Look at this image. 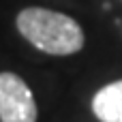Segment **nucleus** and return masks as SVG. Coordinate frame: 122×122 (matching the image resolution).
Segmentation results:
<instances>
[{"mask_svg":"<svg viewBox=\"0 0 122 122\" xmlns=\"http://www.w3.org/2000/svg\"><path fill=\"white\" fill-rule=\"evenodd\" d=\"M17 30L28 43L51 56H69L84 47L81 26L58 11L28 6L17 15Z\"/></svg>","mask_w":122,"mask_h":122,"instance_id":"f257e3e1","label":"nucleus"},{"mask_svg":"<svg viewBox=\"0 0 122 122\" xmlns=\"http://www.w3.org/2000/svg\"><path fill=\"white\" fill-rule=\"evenodd\" d=\"M0 120L36 122V103L28 84L15 73H0Z\"/></svg>","mask_w":122,"mask_h":122,"instance_id":"f03ea898","label":"nucleus"},{"mask_svg":"<svg viewBox=\"0 0 122 122\" xmlns=\"http://www.w3.org/2000/svg\"><path fill=\"white\" fill-rule=\"evenodd\" d=\"M92 112L101 122H122V79L103 86L94 94Z\"/></svg>","mask_w":122,"mask_h":122,"instance_id":"7ed1b4c3","label":"nucleus"}]
</instances>
